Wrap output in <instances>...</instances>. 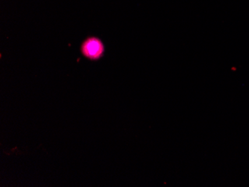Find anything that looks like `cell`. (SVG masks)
Here are the masks:
<instances>
[{"label":"cell","instance_id":"obj_1","mask_svg":"<svg viewBox=\"0 0 249 187\" xmlns=\"http://www.w3.org/2000/svg\"><path fill=\"white\" fill-rule=\"evenodd\" d=\"M104 46L99 39L90 37L87 39L82 46L84 55L91 60H97L103 56Z\"/></svg>","mask_w":249,"mask_h":187}]
</instances>
